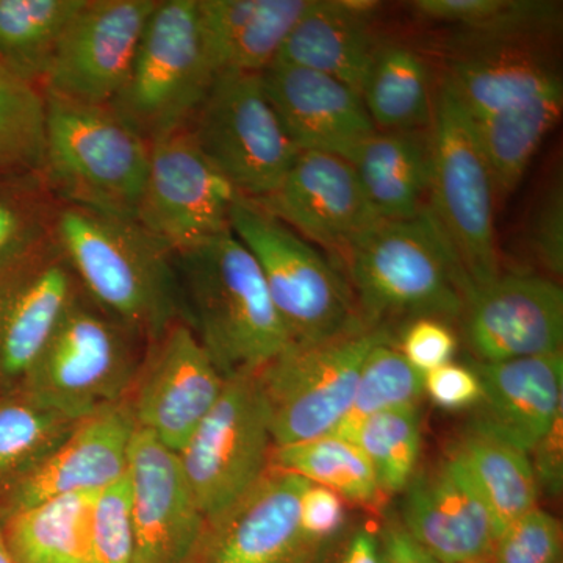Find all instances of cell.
<instances>
[{
    "instance_id": "cell-1",
    "label": "cell",
    "mask_w": 563,
    "mask_h": 563,
    "mask_svg": "<svg viewBox=\"0 0 563 563\" xmlns=\"http://www.w3.org/2000/svg\"><path fill=\"white\" fill-rule=\"evenodd\" d=\"M52 233L84 295L133 335L154 342L180 320L176 255L135 218L57 201Z\"/></svg>"
},
{
    "instance_id": "cell-2",
    "label": "cell",
    "mask_w": 563,
    "mask_h": 563,
    "mask_svg": "<svg viewBox=\"0 0 563 563\" xmlns=\"http://www.w3.org/2000/svg\"><path fill=\"white\" fill-rule=\"evenodd\" d=\"M339 255L368 328L391 329L401 318L462 320L470 287L428 209L409 220L374 222Z\"/></svg>"
},
{
    "instance_id": "cell-3",
    "label": "cell",
    "mask_w": 563,
    "mask_h": 563,
    "mask_svg": "<svg viewBox=\"0 0 563 563\" xmlns=\"http://www.w3.org/2000/svg\"><path fill=\"white\" fill-rule=\"evenodd\" d=\"M188 324L225 379L257 374L291 344L261 266L232 231L176 255Z\"/></svg>"
},
{
    "instance_id": "cell-4",
    "label": "cell",
    "mask_w": 563,
    "mask_h": 563,
    "mask_svg": "<svg viewBox=\"0 0 563 563\" xmlns=\"http://www.w3.org/2000/svg\"><path fill=\"white\" fill-rule=\"evenodd\" d=\"M40 176L58 202L135 218L151 143L110 106L46 95Z\"/></svg>"
},
{
    "instance_id": "cell-5",
    "label": "cell",
    "mask_w": 563,
    "mask_h": 563,
    "mask_svg": "<svg viewBox=\"0 0 563 563\" xmlns=\"http://www.w3.org/2000/svg\"><path fill=\"white\" fill-rule=\"evenodd\" d=\"M231 231L261 266L291 344L328 342L366 325L342 269L257 202L240 196Z\"/></svg>"
},
{
    "instance_id": "cell-6",
    "label": "cell",
    "mask_w": 563,
    "mask_h": 563,
    "mask_svg": "<svg viewBox=\"0 0 563 563\" xmlns=\"http://www.w3.org/2000/svg\"><path fill=\"white\" fill-rule=\"evenodd\" d=\"M431 141L428 210L453 250L472 295L501 274L496 192L474 122L444 84L433 102Z\"/></svg>"
},
{
    "instance_id": "cell-7",
    "label": "cell",
    "mask_w": 563,
    "mask_h": 563,
    "mask_svg": "<svg viewBox=\"0 0 563 563\" xmlns=\"http://www.w3.org/2000/svg\"><path fill=\"white\" fill-rule=\"evenodd\" d=\"M214 79L198 0H158L128 80L110 107L154 143L190 125Z\"/></svg>"
},
{
    "instance_id": "cell-8",
    "label": "cell",
    "mask_w": 563,
    "mask_h": 563,
    "mask_svg": "<svg viewBox=\"0 0 563 563\" xmlns=\"http://www.w3.org/2000/svg\"><path fill=\"white\" fill-rule=\"evenodd\" d=\"M390 340L393 329L363 325L328 342L290 344L258 372L274 448L335 432L350 413L366 355Z\"/></svg>"
},
{
    "instance_id": "cell-9",
    "label": "cell",
    "mask_w": 563,
    "mask_h": 563,
    "mask_svg": "<svg viewBox=\"0 0 563 563\" xmlns=\"http://www.w3.org/2000/svg\"><path fill=\"white\" fill-rule=\"evenodd\" d=\"M268 409L257 374L225 379L220 398L177 453L207 523L250 495L272 470Z\"/></svg>"
},
{
    "instance_id": "cell-10",
    "label": "cell",
    "mask_w": 563,
    "mask_h": 563,
    "mask_svg": "<svg viewBox=\"0 0 563 563\" xmlns=\"http://www.w3.org/2000/svg\"><path fill=\"white\" fill-rule=\"evenodd\" d=\"M133 339L81 292L20 387L65 412L87 417L131 393L140 369Z\"/></svg>"
},
{
    "instance_id": "cell-11",
    "label": "cell",
    "mask_w": 563,
    "mask_h": 563,
    "mask_svg": "<svg viewBox=\"0 0 563 563\" xmlns=\"http://www.w3.org/2000/svg\"><path fill=\"white\" fill-rule=\"evenodd\" d=\"M188 131L243 198H268L299 150L274 111L262 74H221Z\"/></svg>"
},
{
    "instance_id": "cell-12",
    "label": "cell",
    "mask_w": 563,
    "mask_h": 563,
    "mask_svg": "<svg viewBox=\"0 0 563 563\" xmlns=\"http://www.w3.org/2000/svg\"><path fill=\"white\" fill-rule=\"evenodd\" d=\"M240 192L181 129L151 143L150 169L135 220L174 255L231 231Z\"/></svg>"
},
{
    "instance_id": "cell-13",
    "label": "cell",
    "mask_w": 563,
    "mask_h": 563,
    "mask_svg": "<svg viewBox=\"0 0 563 563\" xmlns=\"http://www.w3.org/2000/svg\"><path fill=\"white\" fill-rule=\"evenodd\" d=\"M158 0H85L63 33L41 88L69 101L110 106L120 95Z\"/></svg>"
},
{
    "instance_id": "cell-14",
    "label": "cell",
    "mask_w": 563,
    "mask_h": 563,
    "mask_svg": "<svg viewBox=\"0 0 563 563\" xmlns=\"http://www.w3.org/2000/svg\"><path fill=\"white\" fill-rule=\"evenodd\" d=\"M81 292L52 231L0 266V390L20 387Z\"/></svg>"
},
{
    "instance_id": "cell-15",
    "label": "cell",
    "mask_w": 563,
    "mask_h": 563,
    "mask_svg": "<svg viewBox=\"0 0 563 563\" xmlns=\"http://www.w3.org/2000/svg\"><path fill=\"white\" fill-rule=\"evenodd\" d=\"M225 377L185 320L151 342L129 393L136 428L179 453L220 398Z\"/></svg>"
},
{
    "instance_id": "cell-16",
    "label": "cell",
    "mask_w": 563,
    "mask_h": 563,
    "mask_svg": "<svg viewBox=\"0 0 563 563\" xmlns=\"http://www.w3.org/2000/svg\"><path fill=\"white\" fill-rule=\"evenodd\" d=\"M135 429L129 396L81 418L49 454L0 487V518L125 476Z\"/></svg>"
},
{
    "instance_id": "cell-17",
    "label": "cell",
    "mask_w": 563,
    "mask_h": 563,
    "mask_svg": "<svg viewBox=\"0 0 563 563\" xmlns=\"http://www.w3.org/2000/svg\"><path fill=\"white\" fill-rule=\"evenodd\" d=\"M461 322L476 362L563 351L561 285L536 274H499L468 296Z\"/></svg>"
},
{
    "instance_id": "cell-18",
    "label": "cell",
    "mask_w": 563,
    "mask_h": 563,
    "mask_svg": "<svg viewBox=\"0 0 563 563\" xmlns=\"http://www.w3.org/2000/svg\"><path fill=\"white\" fill-rule=\"evenodd\" d=\"M132 492V563H190L207 520L177 453L136 428L128 468Z\"/></svg>"
},
{
    "instance_id": "cell-19",
    "label": "cell",
    "mask_w": 563,
    "mask_h": 563,
    "mask_svg": "<svg viewBox=\"0 0 563 563\" xmlns=\"http://www.w3.org/2000/svg\"><path fill=\"white\" fill-rule=\"evenodd\" d=\"M398 514L406 531L437 563L490 561L498 526L453 454L415 473Z\"/></svg>"
},
{
    "instance_id": "cell-20",
    "label": "cell",
    "mask_w": 563,
    "mask_h": 563,
    "mask_svg": "<svg viewBox=\"0 0 563 563\" xmlns=\"http://www.w3.org/2000/svg\"><path fill=\"white\" fill-rule=\"evenodd\" d=\"M254 202L335 254L380 220L351 163L318 151H299L279 187Z\"/></svg>"
},
{
    "instance_id": "cell-21",
    "label": "cell",
    "mask_w": 563,
    "mask_h": 563,
    "mask_svg": "<svg viewBox=\"0 0 563 563\" xmlns=\"http://www.w3.org/2000/svg\"><path fill=\"white\" fill-rule=\"evenodd\" d=\"M307 483L269 470L261 484L220 520L207 525L190 563H317L299 531Z\"/></svg>"
},
{
    "instance_id": "cell-22",
    "label": "cell",
    "mask_w": 563,
    "mask_h": 563,
    "mask_svg": "<svg viewBox=\"0 0 563 563\" xmlns=\"http://www.w3.org/2000/svg\"><path fill=\"white\" fill-rule=\"evenodd\" d=\"M266 96L299 151L350 161L376 128L362 96L343 81L301 66L274 62L262 73Z\"/></svg>"
},
{
    "instance_id": "cell-23",
    "label": "cell",
    "mask_w": 563,
    "mask_h": 563,
    "mask_svg": "<svg viewBox=\"0 0 563 563\" xmlns=\"http://www.w3.org/2000/svg\"><path fill=\"white\" fill-rule=\"evenodd\" d=\"M470 366L483 387L474 422L531 453L563 415V351Z\"/></svg>"
},
{
    "instance_id": "cell-24",
    "label": "cell",
    "mask_w": 563,
    "mask_h": 563,
    "mask_svg": "<svg viewBox=\"0 0 563 563\" xmlns=\"http://www.w3.org/2000/svg\"><path fill=\"white\" fill-rule=\"evenodd\" d=\"M443 84L474 122L563 88L558 69L533 43L459 47Z\"/></svg>"
},
{
    "instance_id": "cell-25",
    "label": "cell",
    "mask_w": 563,
    "mask_h": 563,
    "mask_svg": "<svg viewBox=\"0 0 563 563\" xmlns=\"http://www.w3.org/2000/svg\"><path fill=\"white\" fill-rule=\"evenodd\" d=\"M310 0H198L214 76L262 74L276 62Z\"/></svg>"
},
{
    "instance_id": "cell-26",
    "label": "cell",
    "mask_w": 563,
    "mask_h": 563,
    "mask_svg": "<svg viewBox=\"0 0 563 563\" xmlns=\"http://www.w3.org/2000/svg\"><path fill=\"white\" fill-rule=\"evenodd\" d=\"M374 5L357 0H310L276 62L325 74L361 95L379 46L372 27Z\"/></svg>"
},
{
    "instance_id": "cell-27",
    "label": "cell",
    "mask_w": 563,
    "mask_h": 563,
    "mask_svg": "<svg viewBox=\"0 0 563 563\" xmlns=\"http://www.w3.org/2000/svg\"><path fill=\"white\" fill-rule=\"evenodd\" d=\"M352 168L380 220H409L428 209L431 128L376 131L351 155Z\"/></svg>"
},
{
    "instance_id": "cell-28",
    "label": "cell",
    "mask_w": 563,
    "mask_h": 563,
    "mask_svg": "<svg viewBox=\"0 0 563 563\" xmlns=\"http://www.w3.org/2000/svg\"><path fill=\"white\" fill-rule=\"evenodd\" d=\"M448 453L468 473L495 518L499 533L536 509L539 487L531 459L521 448L473 421Z\"/></svg>"
},
{
    "instance_id": "cell-29",
    "label": "cell",
    "mask_w": 563,
    "mask_h": 563,
    "mask_svg": "<svg viewBox=\"0 0 563 563\" xmlns=\"http://www.w3.org/2000/svg\"><path fill=\"white\" fill-rule=\"evenodd\" d=\"M98 492L57 496L0 518L14 562L92 563L91 512Z\"/></svg>"
},
{
    "instance_id": "cell-30",
    "label": "cell",
    "mask_w": 563,
    "mask_h": 563,
    "mask_svg": "<svg viewBox=\"0 0 563 563\" xmlns=\"http://www.w3.org/2000/svg\"><path fill=\"white\" fill-rule=\"evenodd\" d=\"M424 20L457 32V47L536 43L558 31L561 7L543 0H417L410 3Z\"/></svg>"
},
{
    "instance_id": "cell-31",
    "label": "cell",
    "mask_w": 563,
    "mask_h": 563,
    "mask_svg": "<svg viewBox=\"0 0 563 563\" xmlns=\"http://www.w3.org/2000/svg\"><path fill=\"white\" fill-rule=\"evenodd\" d=\"M376 131H418L432 124L428 66L412 47L379 43L361 92Z\"/></svg>"
},
{
    "instance_id": "cell-32",
    "label": "cell",
    "mask_w": 563,
    "mask_h": 563,
    "mask_svg": "<svg viewBox=\"0 0 563 563\" xmlns=\"http://www.w3.org/2000/svg\"><path fill=\"white\" fill-rule=\"evenodd\" d=\"M562 107L563 88H558L518 109L473 121L496 195L506 198L520 185L544 136L561 120Z\"/></svg>"
},
{
    "instance_id": "cell-33",
    "label": "cell",
    "mask_w": 563,
    "mask_h": 563,
    "mask_svg": "<svg viewBox=\"0 0 563 563\" xmlns=\"http://www.w3.org/2000/svg\"><path fill=\"white\" fill-rule=\"evenodd\" d=\"M85 0H0V66L43 84L52 57Z\"/></svg>"
},
{
    "instance_id": "cell-34",
    "label": "cell",
    "mask_w": 563,
    "mask_h": 563,
    "mask_svg": "<svg viewBox=\"0 0 563 563\" xmlns=\"http://www.w3.org/2000/svg\"><path fill=\"white\" fill-rule=\"evenodd\" d=\"M272 468L322 485L344 501L358 506H376L384 496L372 463L361 448L333 433L274 448Z\"/></svg>"
},
{
    "instance_id": "cell-35",
    "label": "cell",
    "mask_w": 563,
    "mask_h": 563,
    "mask_svg": "<svg viewBox=\"0 0 563 563\" xmlns=\"http://www.w3.org/2000/svg\"><path fill=\"white\" fill-rule=\"evenodd\" d=\"M81 418L25 388L0 390V487L49 454Z\"/></svg>"
},
{
    "instance_id": "cell-36",
    "label": "cell",
    "mask_w": 563,
    "mask_h": 563,
    "mask_svg": "<svg viewBox=\"0 0 563 563\" xmlns=\"http://www.w3.org/2000/svg\"><path fill=\"white\" fill-rule=\"evenodd\" d=\"M347 440L357 444L372 463L383 495L406 490L421 451L420 410H387L355 426Z\"/></svg>"
},
{
    "instance_id": "cell-37",
    "label": "cell",
    "mask_w": 563,
    "mask_h": 563,
    "mask_svg": "<svg viewBox=\"0 0 563 563\" xmlns=\"http://www.w3.org/2000/svg\"><path fill=\"white\" fill-rule=\"evenodd\" d=\"M424 376L407 362L395 340L377 344L362 365L350 413L333 435L347 439L358 422L387 410L420 409Z\"/></svg>"
},
{
    "instance_id": "cell-38",
    "label": "cell",
    "mask_w": 563,
    "mask_h": 563,
    "mask_svg": "<svg viewBox=\"0 0 563 563\" xmlns=\"http://www.w3.org/2000/svg\"><path fill=\"white\" fill-rule=\"evenodd\" d=\"M44 121L43 88L0 66V174L40 172Z\"/></svg>"
},
{
    "instance_id": "cell-39",
    "label": "cell",
    "mask_w": 563,
    "mask_h": 563,
    "mask_svg": "<svg viewBox=\"0 0 563 563\" xmlns=\"http://www.w3.org/2000/svg\"><path fill=\"white\" fill-rule=\"evenodd\" d=\"M55 207L40 173L0 174V266L51 233Z\"/></svg>"
},
{
    "instance_id": "cell-40",
    "label": "cell",
    "mask_w": 563,
    "mask_h": 563,
    "mask_svg": "<svg viewBox=\"0 0 563 563\" xmlns=\"http://www.w3.org/2000/svg\"><path fill=\"white\" fill-rule=\"evenodd\" d=\"M91 553L92 563H132V492L128 474L96 493Z\"/></svg>"
},
{
    "instance_id": "cell-41",
    "label": "cell",
    "mask_w": 563,
    "mask_h": 563,
    "mask_svg": "<svg viewBox=\"0 0 563 563\" xmlns=\"http://www.w3.org/2000/svg\"><path fill=\"white\" fill-rule=\"evenodd\" d=\"M562 550L561 521L536 507L499 533L488 563H562Z\"/></svg>"
},
{
    "instance_id": "cell-42",
    "label": "cell",
    "mask_w": 563,
    "mask_h": 563,
    "mask_svg": "<svg viewBox=\"0 0 563 563\" xmlns=\"http://www.w3.org/2000/svg\"><path fill=\"white\" fill-rule=\"evenodd\" d=\"M342 496L322 487L307 484L299 498V531L307 550L317 563L324 562L342 540L346 526V504Z\"/></svg>"
},
{
    "instance_id": "cell-43",
    "label": "cell",
    "mask_w": 563,
    "mask_h": 563,
    "mask_svg": "<svg viewBox=\"0 0 563 563\" xmlns=\"http://www.w3.org/2000/svg\"><path fill=\"white\" fill-rule=\"evenodd\" d=\"M457 336L451 324L433 318H418L407 322L396 346L407 362L424 374L453 362Z\"/></svg>"
},
{
    "instance_id": "cell-44",
    "label": "cell",
    "mask_w": 563,
    "mask_h": 563,
    "mask_svg": "<svg viewBox=\"0 0 563 563\" xmlns=\"http://www.w3.org/2000/svg\"><path fill=\"white\" fill-rule=\"evenodd\" d=\"M529 243L533 255L553 277L563 273V191L562 184L551 185L533 211Z\"/></svg>"
},
{
    "instance_id": "cell-45",
    "label": "cell",
    "mask_w": 563,
    "mask_h": 563,
    "mask_svg": "<svg viewBox=\"0 0 563 563\" xmlns=\"http://www.w3.org/2000/svg\"><path fill=\"white\" fill-rule=\"evenodd\" d=\"M424 391L444 410L470 409L483 398L479 377L472 366L454 362L424 374Z\"/></svg>"
},
{
    "instance_id": "cell-46",
    "label": "cell",
    "mask_w": 563,
    "mask_h": 563,
    "mask_svg": "<svg viewBox=\"0 0 563 563\" xmlns=\"http://www.w3.org/2000/svg\"><path fill=\"white\" fill-rule=\"evenodd\" d=\"M539 493L559 498L563 488V415L529 453Z\"/></svg>"
},
{
    "instance_id": "cell-47",
    "label": "cell",
    "mask_w": 563,
    "mask_h": 563,
    "mask_svg": "<svg viewBox=\"0 0 563 563\" xmlns=\"http://www.w3.org/2000/svg\"><path fill=\"white\" fill-rule=\"evenodd\" d=\"M377 536L380 563H437L406 531L398 514L385 518Z\"/></svg>"
},
{
    "instance_id": "cell-48",
    "label": "cell",
    "mask_w": 563,
    "mask_h": 563,
    "mask_svg": "<svg viewBox=\"0 0 563 563\" xmlns=\"http://www.w3.org/2000/svg\"><path fill=\"white\" fill-rule=\"evenodd\" d=\"M322 563H380L379 536L366 526L355 529Z\"/></svg>"
},
{
    "instance_id": "cell-49",
    "label": "cell",
    "mask_w": 563,
    "mask_h": 563,
    "mask_svg": "<svg viewBox=\"0 0 563 563\" xmlns=\"http://www.w3.org/2000/svg\"><path fill=\"white\" fill-rule=\"evenodd\" d=\"M0 563H16L7 547L5 539H3L2 525H0Z\"/></svg>"
},
{
    "instance_id": "cell-50",
    "label": "cell",
    "mask_w": 563,
    "mask_h": 563,
    "mask_svg": "<svg viewBox=\"0 0 563 563\" xmlns=\"http://www.w3.org/2000/svg\"><path fill=\"white\" fill-rule=\"evenodd\" d=\"M485 563H488V562H485Z\"/></svg>"
}]
</instances>
